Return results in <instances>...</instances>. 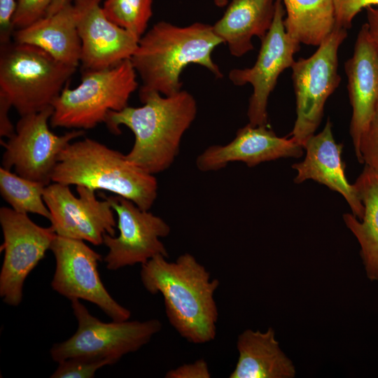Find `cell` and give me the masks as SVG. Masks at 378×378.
<instances>
[{"label": "cell", "mask_w": 378, "mask_h": 378, "mask_svg": "<svg viewBox=\"0 0 378 378\" xmlns=\"http://www.w3.org/2000/svg\"><path fill=\"white\" fill-rule=\"evenodd\" d=\"M166 378H210L211 377L206 361L202 358L192 363L183 364L169 370Z\"/></svg>", "instance_id": "30"}, {"label": "cell", "mask_w": 378, "mask_h": 378, "mask_svg": "<svg viewBox=\"0 0 378 378\" xmlns=\"http://www.w3.org/2000/svg\"><path fill=\"white\" fill-rule=\"evenodd\" d=\"M140 277L148 293L162 295L168 321L183 338L193 344L215 339L220 283L194 255L185 253L172 262L155 256L141 265Z\"/></svg>", "instance_id": "1"}, {"label": "cell", "mask_w": 378, "mask_h": 378, "mask_svg": "<svg viewBox=\"0 0 378 378\" xmlns=\"http://www.w3.org/2000/svg\"><path fill=\"white\" fill-rule=\"evenodd\" d=\"M13 41L36 46L57 61L77 67L81 55L73 3L13 34Z\"/></svg>", "instance_id": "19"}, {"label": "cell", "mask_w": 378, "mask_h": 378, "mask_svg": "<svg viewBox=\"0 0 378 378\" xmlns=\"http://www.w3.org/2000/svg\"><path fill=\"white\" fill-rule=\"evenodd\" d=\"M354 184L364 206L363 216L359 220L347 213L343 219L360 246L367 276L378 282V173L365 165Z\"/></svg>", "instance_id": "22"}, {"label": "cell", "mask_w": 378, "mask_h": 378, "mask_svg": "<svg viewBox=\"0 0 378 378\" xmlns=\"http://www.w3.org/2000/svg\"><path fill=\"white\" fill-rule=\"evenodd\" d=\"M358 161L378 173V104L361 138Z\"/></svg>", "instance_id": "28"}, {"label": "cell", "mask_w": 378, "mask_h": 378, "mask_svg": "<svg viewBox=\"0 0 378 378\" xmlns=\"http://www.w3.org/2000/svg\"><path fill=\"white\" fill-rule=\"evenodd\" d=\"M76 197L69 186L52 182L46 186L43 200L50 213L51 227L57 235L103 244L104 234H115L117 223L108 200H99L94 190L76 186Z\"/></svg>", "instance_id": "14"}, {"label": "cell", "mask_w": 378, "mask_h": 378, "mask_svg": "<svg viewBox=\"0 0 378 378\" xmlns=\"http://www.w3.org/2000/svg\"><path fill=\"white\" fill-rule=\"evenodd\" d=\"M71 2L72 0H52L50 6L47 10L46 16H50L55 14L65 5Z\"/></svg>", "instance_id": "34"}, {"label": "cell", "mask_w": 378, "mask_h": 378, "mask_svg": "<svg viewBox=\"0 0 378 378\" xmlns=\"http://www.w3.org/2000/svg\"><path fill=\"white\" fill-rule=\"evenodd\" d=\"M76 71L36 46L1 44L0 92L20 116L52 106Z\"/></svg>", "instance_id": "5"}, {"label": "cell", "mask_w": 378, "mask_h": 378, "mask_svg": "<svg viewBox=\"0 0 378 378\" xmlns=\"http://www.w3.org/2000/svg\"><path fill=\"white\" fill-rule=\"evenodd\" d=\"M102 0H74L76 27L81 42L82 70L113 67L130 59L139 38L111 21Z\"/></svg>", "instance_id": "15"}, {"label": "cell", "mask_w": 378, "mask_h": 378, "mask_svg": "<svg viewBox=\"0 0 378 378\" xmlns=\"http://www.w3.org/2000/svg\"><path fill=\"white\" fill-rule=\"evenodd\" d=\"M52 0H16L13 18L14 30L24 28L46 17Z\"/></svg>", "instance_id": "27"}, {"label": "cell", "mask_w": 378, "mask_h": 378, "mask_svg": "<svg viewBox=\"0 0 378 378\" xmlns=\"http://www.w3.org/2000/svg\"><path fill=\"white\" fill-rule=\"evenodd\" d=\"M239 356L230 378H293L295 366L281 350L272 328L243 331L237 337Z\"/></svg>", "instance_id": "21"}, {"label": "cell", "mask_w": 378, "mask_h": 378, "mask_svg": "<svg viewBox=\"0 0 378 378\" xmlns=\"http://www.w3.org/2000/svg\"><path fill=\"white\" fill-rule=\"evenodd\" d=\"M46 186L0 167L1 195L18 212L35 214L50 220V213L43 200Z\"/></svg>", "instance_id": "24"}, {"label": "cell", "mask_w": 378, "mask_h": 378, "mask_svg": "<svg viewBox=\"0 0 378 378\" xmlns=\"http://www.w3.org/2000/svg\"><path fill=\"white\" fill-rule=\"evenodd\" d=\"M276 0H232L214 25L216 34L230 52L241 57L253 49L252 38H264L270 29Z\"/></svg>", "instance_id": "20"}, {"label": "cell", "mask_w": 378, "mask_h": 378, "mask_svg": "<svg viewBox=\"0 0 378 378\" xmlns=\"http://www.w3.org/2000/svg\"><path fill=\"white\" fill-rule=\"evenodd\" d=\"M344 70L352 108L350 135L358 159L361 138L378 104V50L365 24L358 31L353 55L345 62Z\"/></svg>", "instance_id": "17"}, {"label": "cell", "mask_w": 378, "mask_h": 378, "mask_svg": "<svg viewBox=\"0 0 378 378\" xmlns=\"http://www.w3.org/2000/svg\"><path fill=\"white\" fill-rule=\"evenodd\" d=\"M12 106L10 101L6 97L0 92V136L1 137H11L15 132V127L13 126L9 118V110Z\"/></svg>", "instance_id": "32"}, {"label": "cell", "mask_w": 378, "mask_h": 378, "mask_svg": "<svg viewBox=\"0 0 378 378\" xmlns=\"http://www.w3.org/2000/svg\"><path fill=\"white\" fill-rule=\"evenodd\" d=\"M139 94L142 106L110 111L104 123L113 134L121 133L120 125L134 133L126 158L154 175L167 169L178 155L182 137L196 117L197 103L186 90L170 96L154 91Z\"/></svg>", "instance_id": "2"}, {"label": "cell", "mask_w": 378, "mask_h": 378, "mask_svg": "<svg viewBox=\"0 0 378 378\" xmlns=\"http://www.w3.org/2000/svg\"><path fill=\"white\" fill-rule=\"evenodd\" d=\"M16 8V0H0V43L12 41L14 29L13 18Z\"/></svg>", "instance_id": "31"}, {"label": "cell", "mask_w": 378, "mask_h": 378, "mask_svg": "<svg viewBox=\"0 0 378 378\" xmlns=\"http://www.w3.org/2000/svg\"><path fill=\"white\" fill-rule=\"evenodd\" d=\"M346 37L347 29L336 26L310 57L295 60L291 66L296 119L290 135L303 147L319 126L326 102L341 82L338 50Z\"/></svg>", "instance_id": "8"}, {"label": "cell", "mask_w": 378, "mask_h": 378, "mask_svg": "<svg viewBox=\"0 0 378 378\" xmlns=\"http://www.w3.org/2000/svg\"><path fill=\"white\" fill-rule=\"evenodd\" d=\"M106 199L117 214L119 230L118 236L104 234L103 237V244L108 248L104 261L108 270L142 265L158 255L168 258L160 239L168 236L171 228L162 218L121 196Z\"/></svg>", "instance_id": "13"}, {"label": "cell", "mask_w": 378, "mask_h": 378, "mask_svg": "<svg viewBox=\"0 0 378 378\" xmlns=\"http://www.w3.org/2000/svg\"><path fill=\"white\" fill-rule=\"evenodd\" d=\"M0 224L4 251L0 297L6 304L16 307L22 302L27 277L50 250L57 234L51 226H39L27 214L6 206L0 209Z\"/></svg>", "instance_id": "11"}, {"label": "cell", "mask_w": 378, "mask_h": 378, "mask_svg": "<svg viewBox=\"0 0 378 378\" xmlns=\"http://www.w3.org/2000/svg\"><path fill=\"white\" fill-rule=\"evenodd\" d=\"M215 4L220 8H223L227 4L228 0H214Z\"/></svg>", "instance_id": "35"}, {"label": "cell", "mask_w": 378, "mask_h": 378, "mask_svg": "<svg viewBox=\"0 0 378 378\" xmlns=\"http://www.w3.org/2000/svg\"><path fill=\"white\" fill-rule=\"evenodd\" d=\"M287 34L299 43L318 46L335 29L334 0H282Z\"/></svg>", "instance_id": "23"}, {"label": "cell", "mask_w": 378, "mask_h": 378, "mask_svg": "<svg viewBox=\"0 0 378 378\" xmlns=\"http://www.w3.org/2000/svg\"><path fill=\"white\" fill-rule=\"evenodd\" d=\"M50 250L55 258L52 288L69 300H83L97 305L112 321L129 320L130 311L108 292L99 276L102 256L83 240L57 235Z\"/></svg>", "instance_id": "9"}, {"label": "cell", "mask_w": 378, "mask_h": 378, "mask_svg": "<svg viewBox=\"0 0 378 378\" xmlns=\"http://www.w3.org/2000/svg\"><path fill=\"white\" fill-rule=\"evenodd\" d=\"M342 147L333 137L332 122L328 118L323 130L306 141L304 159L292 165L298 172L294 181L300 183L312 179L339 192L347 202L352 214L360 220L364 206L355 185L351 184L346 176Z\"/></svg>", "instance_id": "18"}, {"label": "cell", "mask_w": 378, "mask_h": 378, "mask_svg": "<svg viewBox=\"0 0 378 378\" xmlns=\"http://www.w3.org/2000/svg\"><path fill=\"white\" fill-rule=\"evenodd\" d=\"M52 182L109 191L149 210L158 195V182L130 162L125 155L85 138L70 143L59 154Z\"/></svg>", "instance_id": "4"}, {"label": "cell", "mask_w": 378, "mask_h": 378, "mask_svg": "<svg viewBox=\"0 0 378 378\" xmlns=\"http://www.w3.org/2000/svg\"><path fill=\"white\" fill-rule=\"evenodd\" d=\"M286 15L282 0H276L272 26L262 38L257 59L250 68L233 69L229 79L235 85L249 83L253 93L249 99L247 115L249 124L269 125L267 103L270 94L274 89L278 78L295 62L294 55L300 45L286 31L284 19Z\"/></svg>", "instance_id": "12"}, {"label": "cell", "mask_w": 378, "mask_h": 378, "mask_svg": "<svg viewBox=\"0 0 378 378\" xmlns=\"http://www.w3.org/2000/svg\"><path fill=\"white\" fill-rule=\"evenodd\" d=\"M116 363L111 359L74 357L58 363L51 378H92L100 368Z\"/></svg>", "instance_id": "26"}, {"label": "cell", "mask_w": 378, "mask_h": 378, "mask_svg": "<svg viewBox=\"0 0 378 378\" xmlns=\"http://www.w3.org/2000/svg\"><path fill=\"white\" fill-rule=\"evenodd\" d=\"M136 74L130 59L108 69L82 70L80 83L66 85L53 102L51 126L84 130L104 122L110 111L128 106L139 85Z\"/></svg>", "instance_id": "6"}, {"label": "cell", "mask_w": 378, "mask_h": 378, "mask_svg": "<svg viewBox=\"0 0 378 378\" xmlns=\"http://www.w3.org/2000/svg\"><path fill=\"white\" fill-rule=\"evenodd\" d=\"M336 26L348 29L354 18L369 6H378V0H334Z\"/></svg>", "instance_id": "29"}, {"label": "cell", "mask_w": 378, "mask_h": 378, "mask_svg": "<svg viewBox=\"0 0 378 378\" xmlns=\"http://www.w3.org/2000/svg\"><path fill=\"white\" fill-rule=\"evenodd\" d=\"M71 302L78 328L68 340L53 344L50 349L51 358L57 363L74 357L111 359L117 363L123 356L148 344L162 327L157 318L102 322L92 316L80 300Z\"/></svg>", "instance_id": "7"}, {"label": "cell", "mask_w": 378, "mask_h": 378, "mask_svg": "<svg viewBox=\"0 0 378 378\" xmlns=\"http://www.w3.org/2000/svg\"><path fill=\"white\" fill-rule=\"evenodd\" d=\"M365 10L367 21L365 24L372 41L378 50V7L369 6Z\"/></svg>", "instance_id": "33"}, {"label": "cell", "mask_w": 378, "mask_h": 378, "mask_svg": "<svg viewBox=\"0 0 378 378\" xmlns=\"http://www.w3.org/2000/svg\"><path fill=\"white\" fill-rule=\"evenodd\" d=\"M152 4L153 0H105L102 8L111 21L140 38L153 15Z\"/></svg>", "instance_id": "25"}, {"label": "cell", "mask_w": 378, "mask_h": 378, "mask_svg": "<svg viewBox=\"0 0 378 378\" xmlns=\"http://www.w3.org/2000/svg\"><path fill=\"white\" fill-rule=\"evenodd\" d=\"M223 43L213 25L195 22L178 27L158 22L139 38L130 58L142 82L139 92L154 91L164 96L178 92L183 85L181 72L190 64L206 68L216 78L223 77L211 57L213 50Z\"/></svg>", "instance_id": "3"}, {"label": "cell", "mask_w": 378, "mask_h": 378, "mask_svg": "<svg viewBox=\"0 0 378 378\" xmlns=\"http://www.w3.org/2000/svg\"><path fill=\"white\" fill-rule=\"evenodd\" d=\"M53 113L52 106L40 112L20 116L15 134L7 142H1L5 148L2 167H14L19 176L41 183L51 182L53 170L60 153L72 140L82 136L83 130H74L63 135H56L48 126Z\"/></svg>", "instance_id": "10"}, {"label": "cell", "mask_w": 378, "mask_h": 378, "mask_svg": "<svg viewBox=\"0 0 378 378\" xmlns=\"http://www.w3.org/2000/svg\"><path fill=\"white\" fill-rule=\"evenodd\" d=\"M304 147L293 137H279L269 125L248 124L239 129L234 139L225 145L208 147L196 160L202 172L216 171L228 163L242 162L253 167L283 158H300Z\"/></svg>", "instance_id": "16"}]
</instances>
